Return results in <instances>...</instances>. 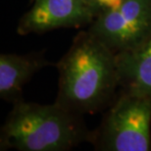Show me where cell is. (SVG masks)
<instances>
[{
	"label": "cell",
	"mask_w": 151,
	"mask_h": 151,
	"mask_svg": "<svg viewBox=\"0 0 151 151\" xmlns=\"http://www.w3.org/2000/svg\"><path fill=\"white\" fill-rule=\"evenodd\" d=\"M56 103L76 114H93L109 106L120 86L116 53L88 31L80 32L56 64Z\"/></svg>",
	"instance_id": "1"
},
{
	"label": "cell",
	"mask_w": 151,
	"mask_h": 151,
	"mask_svg": "<svg viewBox=\"0 0 151 151\" xmlns=\"http://www.w3.org/2000/svg\"><path fill=\"white\" fill-rule=\"evenodd\" d=\"M92 138L81 115L60 104L13 103L0 131V149L68 151Z\"/></svg>",
	"instance_id": "2"
},
{
	"label": "cell",
	"mask_w": 151,
	"mask_h": 151,
	"mask_svg": "<svg viewBox=\"0 0 151 151\" xmlns=\"http://www.w3.org/2000/svg\"><path fill=\"white\" fill-rule=\"evenodd\" d=\"M95 150H151V99L121 90L92 132Z\"/></svg>",
	"instance_id": "3"
},
{
	"label": "cell",
	"mask_w": 151,
	"mask_h": 151,
	"mask_svg": "<svg viewBox=\"0 0 151 151\" xmlns=\"http://www.w3.org/2000/svg\"><path fill=\"white\" fill-rule=\"evenodd\" d=\"M87 31L115 53L137 46L151 35V0H124L95 17Z\"/></svg>",
	"instance_id": "4"
},
{
	"label": "cell",
	"mask_w": 151,
	"mask_h": 151,
	"mask_svg": "<svg viewBox=\"0 0 151 151\" xmlns=\"http://www.w3.org/2000/svg\"><path fill=\"white\" fill-rule=\"evenodd\" d=\"M93 20L86 0H34L18 23L17 32L27 35L58 29H77L89 26Z\"/></svg>",
	"instance_id": "5"
},
{
	"label": "cell",
	"mask_w": 151,
	"mask_h": 151,
	"mask_svg": "<svg viewBox=\"0 0 151 151\" xmlns=\"http://www.w3.org/2000/svg\"><path fill=\"white\" fill-rule=\"evenodd\" d=\"M53 65L43 51L27 54L2 53L0 55V98L4 101L21 100L25 84L37 72Z\"/></svg>",
	"instance_id": "6"
},
{
	"label": "cell",
	"mask_w": 151,
	"mask_h": 151,
	"mask_svg": "<svg viewBox=\"0 0 151 151\" xmlns=\"http://www.w3.org/2000/svg\"><path fill=\"white\" fill-rule=\"evenodd\" d=\"M122 90L151 99V35L137 46L116 53Z\"/></svg>",
	"instance_id": "7"
},
{
	"label": "cell",
	"mask_w": 151,
	"mask_h": 151,
	"mask_svg": "<svg viewBox=\"0 0 151 151\" xmlns=\"http://www.w3.org/2000/svg\"><path fill=\"white\" fill-rule=\"evenodd\" d=\"M124 0H86L93 17H97L105 11L116 7Z\"/></svg>",
	"instance_id": "8"
}]
</instances>
